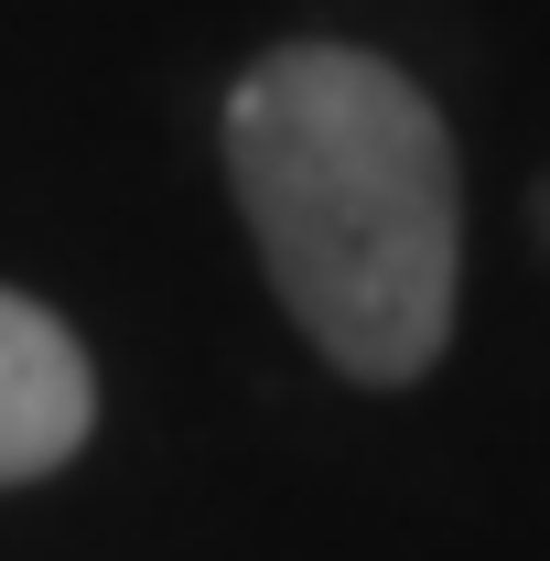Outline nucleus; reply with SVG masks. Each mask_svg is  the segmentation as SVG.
I'll list each match as a JSON object with an SVG mask.
<instances>
[{"label": "nucleus", "instance_id": "obj_1", "mask_svg": "<svg viewBox=\"0 0 550 561\" xmlns=\"http://www.w3.org/2000/svg\"><path fill=\"white\" fill-rule=\"evenodd\" d=\"M227 184L280 313L356 389H411L465 291L454 130L367 44H271L227 87Z\"/></svg>", "mask_w": 550, "mask_h": 561}, {"label": "nucleus", "instance_id": "obj_2", "mask_svg": "<svg viewBox=\"0 0 550 561\" xmlns=\"http://www.w3.org/2000/svg\"><path fill=\"white\" fill-rule=\"evenodd\" d=\"M98 421V367L66 324L22 291H0V486L55 476Z\"/></svg>", "mask_w": 550, "mask_h": 561}]
</instances>
